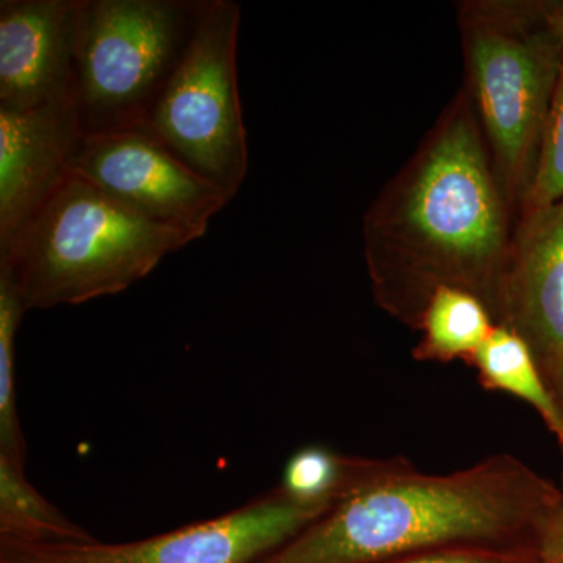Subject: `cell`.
<instances>
[{
    "label": "cell",
    "instance_id": "cell-19",
    "mask_svg": "<svg viewBox=\"0 0 563 563\" xmlns=\"http://www.w3.org/2000/svg\"><path fill=\"white\" fill-rule=\"evenodd\" d=\"M537 554L542 563H563V499L544 521L537 540Z\"/></svg>",
    "mask_w": 563,
    "mask_h": 563
},
{
    "label": "cell",
    "instance_id": "cell-22",
    "mask_svg": "<svg viewBox=\"0 0 563 563\" xmlns=\"http://www.w3.org/2000/svg\"><path fill=\"white\" fill-rule=\"evenodd\" d=\"M0 563H9V562H2V561H0Z\"/></svg>",
    "mask_w": 563,
    "mask_h": 563
},
{
    "label": "cell",
    "instance_id": "cell-12",
    "mask_svg": "<svg viewBox=\"0 0 563 563\" xmlns=\"http://www.w3.org/2000/svg\"><path fill=\"white\" fill-rule=\"evenodd\" d=\"M412 466L406 457H351L312 444L288 459L277 487L295 501L331 507L347 493L379 483Z\"/></svg>",
    "mask_w": 563,
    "mask_h": 563
},
{
    "label": "cell",
    "instance_id": "cell-1",
    "mask_svg": "<svg viewBox=\"0 0 563 563\" xmlns=\"http://www.w3.org/2000/svg\"><path fill=\"white\" fill-rule=\"evenodd\" d=\"M518 214L461 88L363 218L374 302L418 331L440 287L473 292L496 321Z\"/></svg>",
    "mask_w": 563,
    "mask_h": 563
},
{
    "label": "cell",
    "instance_id": "cell-2",
    "mask_svg": "<svg viewBox=\"0 0 563 563\" xmlns=\"http://www.w3.org/2000/svg\"><path fill=\"white\" fill-rule=\"evenodd\" d=\"M562 488L510 454L468 468L415 466L342 496L255 563H383L444 548L536 550Z\"/></svg>",
    "mask_w": 563,
    "mask_h": 563
},
{
    "label": "cell",
    "instance_id": "cell-20",
    "mask_svg": "<svg viewBox=\"0 0 563 563\" xmlns=\"http://www.w3.org/2000/svg\"><path fill=\"white\" fill-rule=\"evenodd\" d=\"M548 22L553 29L554 35L558 36L563 49V0L561 2H547Z\"/></svg>",
    "mask_w": 563,
    "mask_h": 563
},
{
    "label": "cell",
    "instance_id": "cell-7",
    "mask_svg": "<svg viewBox=\"0 0 563 563\" xmlns=\"http://www.w3.org/2000/svg\"><path fill=\"white\" fill-rule=\"evenodd\" d=\"M331 507L295 501L279 487L210 520L131 543L33 544L0 540L9 563H255Z\"/></svg>",
    "mask_w": 563,
    "mask_h": 563
},
{
    "label": "cell",
    "instance_id": "cell-4",
    "mask_svg": "<svg viewBox=\"0 0 563 563\" xmlns=\"http://www.w3.org/2000/svg\"><path fill=\"white\" fill-rule=\"evenodd\" d=\"M465 81L493 168L520 221L531 190L563 49L547 2L459 3Z\"/></svg>",
    "mask_w": 563,
    "mask_h": 563
},
{
    "label": "cell",
    "instance_id": "cell-3",
    "mask_svg": "<svg viewBox=\"0 0 563 563\" xmlns=\"http://www.w3.org/2000/svg\"><path fill=\"white\" fill-rule=\"evenodd\" d=\"M190 233L136 213L69 174L0 254L25 309L77 306L128 290Z\"/></svg>",
    "mask_w": 563,
    "mask_h": 563
},
{
    "label": "cell",
    "instance_id": "cell-10",
    "mask_svg": "<svg viewBox=\"0 0 563 563\" xmlns=\"http://www.w3.org/2000/svg\"><path fill=\"white\" fill-rule=\"evenodd\" d=\"M81 136L77 95L0 109V254L68 179Z\"/></svg>",
    "mask_w": 563,
    "mask_h": 563
},
{
    "label": "cell",
    "instance_id": "cell-11",
    "mask_svg": "<svg viewBox=\"0 0 563 563\" xmlns=\"http://www.w3.org/2000/svg\"><path fill=\"white\" fill-rule=\"evenodd\" d=\"M496 324L528 343L548 387L563 372V199L521 214Z\"/></svg>",
    "mask_w": 563,
    "mask_h": 563
},
{
    "label": "cell",
    "instance_id": "cell-5",
    "mask_svg": "<svg viewBox=\"0 0 563 563\" xmlns=\"http://www.w3.org/2000/svg\"><path fill=\"white\" fill-rule=\"evenodd\" d=\"M242 7L201 0L179 65L152 107L144 129L229 202L247 173V140L236 77Z\"/></svg>",
    "mask_w": 563,
    "mask_h": 563
},
{
    "label": "cell",
    "instance_id": "cell-21",
    "mask_svg": "<svg viewBox=\"0 0 563 563\" xmlns=\"http://www.w3.org/2000/svg\"><path fill=\"white\" fill-rule=\"evenodd\" d=\"M551 391H553L555 402H558L559 410H561L562 421H563V372L559 374L558 377L550 384ZM559 446H561L562 457H563V437L561 442H559ZM562 492H563V472H562Z\"/></svg>",
    "mask_w": 563,
    "mask_h": 563
},
{
    "label": "cell",
    "instance_id": "cell-17",
    "mask_svg": "<svg viewBox=\"0 0 563 563\" xmlns=\"http://www.w3.org/2000/svg\"><path fill=\"white\" fill-rule=\"evenodd\" d=\"M563 199V62L540 144L531 190L521 214L544 209ZM520 214V218H521Z\"/></svg>",
    "mask_w": 563,
    "mask_h": 563
},
{
    "label": "cell",
    "instance_id": "cell-15",
    "mask_svg": "<svg viewBox=\"0 0 563 563\" xmlns=\"http://www.w3.org/2000/svg\"><path fill=\"white\" fill-rule=\"evenodd\" d=\"M0 540L47 544L96 539L29 483L24 465L0 455Z\"/></svg>",
    "mask_w": 563,
    "mask_h": 563
},
{
    "label": "cell",
    "instance_id": "cell-8",
    "mask_svg": "<svg viewBox=\"0 0 563 563\" xmlns=\"http://www.w3.org/2000/svg\"><path fill=\"white\" fill-rule=\"evenodd\" d=\"M70 174L195 240L206 235L211 218L229 202L144 128L81 136Z\"/></svg>",
    "mask_w": 563,
    "mask_h": 563
},
{
    "label": "cell",
    "instance_id": "cell-14",
    "mask_svg": "<svg viewBox=\"0 0 563 563\" xmlns=\"http://www.w3.org/2000/svg\"><path fill=\"white\" fill-rule=\"evenodd\" d=\"M495 325L490 310L473 292L455 287L437 288L418 325L421 340L413 347V358L437 363L462 361L468 365Z\"/></svg>",
    "mask_w": 563,
    "mask_h": 563
},
{
    "label": "cell",
    "instance_id": "cell-16",
    "mask_svg": "<svg viewBox=\"0 0 563 563\" xmlns=\"http://www.w3.org/2000/svg\"><path fill=\"white\" fill-rule=\"evenodd\" d=\"M27 313L9 274L0 272V455L25 465L27 444L16 399V342Z\"/></svg>",
    "mask_w": 563,
    "mask_h": 563
},
{
    "label": "cell",
    "instance_id": "cell-13",
    "mask_svg": "<svg viewBox=\"0 0 563 563\" xmlns=\"http://www.w3.org/2000/svg\"><path fill=\"white\" fill-rule=\"evenodd\" d=\"M485 390L509 393L532 407L558 442L563 437L561 410L528 343L512 329L496 324L468 363Z\"/></svg>",
    "mask_w": 563,
    "mask_h": 563
},
{
    "label": "cell",
    "instance_id": "cell-18",
    "mask_svg": "<svg viewBox=\"0 0 563 563\" xmlns=\"http://www.w3.org/2000/svg\"><path fill=\"white\" fill-rule=\"evenodd\" d=\"M383 563H542L536 550H504V548H444L426 551Z\"/></svg>",
    "mask_w": 563,
    "mask_h": 563
},
{
    "label": "cell",
    "instance_id": "cell-9",
    "mask_svg": "<svg viewBox=\"0 0 563 563\" xmlns=\"http://www.w3.org/2000/svg\"><path fill=\"white\" fill-rule=\"evenodd\" d=\"M88 3L0 2V109H32L77 95Z\"/></svg>",
    "mask_w": 563,
    "mask_h": 563
},
{
    "label": "cell",
    "instance_id": "cell-6",
    "mask_svg": "<svg viewBox=\"0 0 563 563\" xmlns=\"http://www.w3.org/2000/svg\"><path fill=\"white\" fill-rule=\"evenodd\" d=\"M201 0H90L77 76L84 135L144 128Z\"/></svg>",
    "mask_w": 563,
    "mask_h": 563
}]
</instances>
